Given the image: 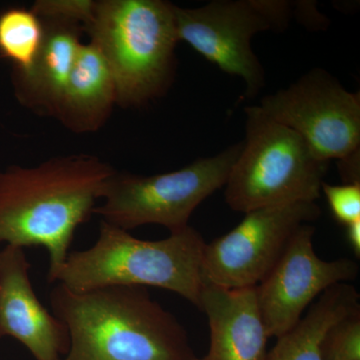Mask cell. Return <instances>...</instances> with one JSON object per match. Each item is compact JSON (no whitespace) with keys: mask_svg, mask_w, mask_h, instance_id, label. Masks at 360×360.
Returning <instances> with one entry per match:
<instances>
[{"mask_svg":"<svg viewBox=\"0 0 360 360\" xmlns=\"http://www.w3.org/2000/svg\"><path fill=\"white\" fill-rule=\"evenodd\" d=\"M321 214L316 202L269 206L245 213L229 233L206 243L203 281L225 288L257 286L274 269L295 231Z\"/></svg>","mask_w":360,"mask_h":360,"instance_id":"9c48e42d","label":"cell"},{"mask_svg":"<svg viewBox=\"0 0 360 360\" xmlns=\"http://www.w3.org/2000/svg\"><path fill=\"white\" fill-rule=\"evenodd\" d=\"M293 6L283 0H212L196 8L175 6L177 37L227 75L240 77L245 96L253 97L264 87L265 71L252 39L288 28Z\"/></svg>","mask_w":360,"mask_h":360,"instance_id":"52a82bcc","label":"cell"},{"mask_svg":"<svg viewBox=\"0 0 360 360\" xmlns=\"http://www.w3.org/2000/svg\"><path fill=\"white\" fill-rule=\"evenodd\" d=\"M198 309L210 329V349L198 360H266L269 338L255 286L225 288L203 281Z\"/></svg>","mask_w":360,"mask_h":360,"instance_id":"7c38bea8","label":"cell"},{"mask_svg":"<svg viewBox=\"0 0 360 360\" xmlns=\"http://www.w3.org/2000/svg\"><path fill=\"white\" fill-rule=\"evenodd\" d=\"M243 142L175 172L143 176L116 172L94 213L125 231L146 224L184 231L194 210L226 184Z\"/></svg>","mask_w":360,"mask_h":360,"instance_id":"8992f818","label":"cell"},{"mask_svg":"<svg viewBox=\"0 0 360 360\" xmlns=\"http://www.w3.org/2000/svg\"><path fill=\"white\" fill-rule=\"evenodd\" d=\"M117 103L112 72L96 44H82L54 112L75 134L94 132L106 122Z\"/></svg>","mask_w":360,"mask_h":360,"instance_id":"5bb4252c","label":"cell"},{"mask_svg":"<svg viewBox=\"0 0 360 360\" xmlns=\"http://www.w3.org/2000/svg\"><path fill=\"white\" fill-rule=\"evenodd\" d=\"M49 300L70 335L60 360H198L186 328L146 288L73 291L58 284Z\"/></svg>","mask_w":360,"mask_h":360,"instance_id":"7a4b0ae2","label":"cell"},{"mask_svg":"<svg viewBox=\"0 0 360 360\" xmlns=\"http://www.w3.org/2000/svg\"><path fill=\"white\" fill-rule=\"evenodd\" d=\"M245 139L225 184L224 198L234 212L316 202L328 174L322 160L295 130L246 106Z\"/></svg>","mask_w":360,"mask_h":360,"instance_id":"5b68a950","label":"cell"},{"mask_svg":"<svg viewBox=\"0 0 360 360\" xmlns=\"http://www.w3.org/2000/svg\"><path fill=\"white\" fill-rule=\"evenodd\" d=\"M338 169L343 184H360V153L338 160Z\"/></svg>","mask_w":360,"mask_h":360,"instance_id":"ffe728a7","label":"cell"},{"mask_svg":"<svg viewBox=\"0 0 360 360\" xmlns=\"http://www.w3.org/2000/svg\"><path fill=\"white\" fill-rule=\"evenodd\" d=\"M360 309L359 293L348 283L324 291L295 328L277 338L266 360H323L321 343L331 326Z\"/></svg>","mask_w":360,"mask_h":360,"instance_id":"9a60e30c","label":"cell"},{"mask_svg":"<svg viewBox=\"0 0 360 360\" xmlns=\"http://www.w3.org/2000/svg\"><path fill=\"white\" fill-rule=\"evenodd\" d=\"M45 35L37 63L26 75L14 73L18 101L26 108L53 116L82 46V26L42 20Z\"/></svg>","mask_w":360,"mask_h":360,"instance_id":"4fadbf2b","label":"cell"},{"mask_svg":"<svg viewBox=\"0 0 360 360\" xmlns=\"http://www.w3.org/2000/svg\"><path fill=\"white\" fill-rule=\"evenodd\" d=\"M175 6L163 0L96 1L84 32L110 66L120 105H144L172 84L179 41Z\"/></svg>","mask_w":360,"mask_h":360,"instance_id":"277c9868","label":"cell"},{"mask_svg":"<svg viewBox=\"0 0 360 360\" xmlns=\"http://www.w3.org/2000/svg\"><path fill=\"white\" fill-rule=\"evenodd\" d=\"M30 267L25 248L0 250V338H15L35 360H60L70 347L68 328L40 302Z\"/></svg>","mask_w":360,"mask_h":360,"instance_id":"8fae6325","label":"cell"},{"mask_svg":"<svg viewBox=\"0 0 360 360\" xmlns=\"http://www.w3.org/2000/svg\"><path fill=\"white\" fill-rule=\"evenodd\" d=\"M324 193L333 217L341 224H354L360 220V184H343L341 186L323 182Z\"/></svg>","mask_w":360,"mask_h":360,"instance_id":"d6986e66","label":"cell"},{"mask_svg":"<svg viewBox=\"0 0 360 360\" xmlns=\"http://www.w3.org/2000/svg\"><path fill=\"white\" fill-rule=\"evenodd\" d=\"M205 245L202 236L191 226L151 241L101 221L96 243L70 252L47 279L73 291L151 286L176 293L198 307Z\"/></svg>","mask_w":360,"mask_h":360,"instance_id":"3957f363","label":"cell"},{"mask_svg":"<svg viewBox=\"0 0 360 360\" xmlns=\"http://www.w3.org/2000/svg\"><path fill=\"white\" fill-rule=\"evenodd\" d=\"M116 170L97 156H58L37 167L0 172V243L47 250L53 276L75 231L94 214Z\"/></svg>","mask_w":360,"mask_h":360,"instance_id":"6da1fadb","label":"cell"},{"mask_svg":"<svg viewBox=\"0 0 360 360\" xmlns=\"http://www.w3.org/2000/svg\"><path fill=\"white\" fill-rule=\"evenodd\" d=\"M96 1L92 0H39L32 7L41 20L65 21L82 26L91 22Z\"/></svg>","mask_w":360,"mask_h":360,"instance_id":"ac0fdd59","label":"cell"},{"mask_svg":"<svg viewBox=\"0 0 360 360\" xmlns=\"http://www.w3.org/2000/svg\"><path fill=\"white\" fill-rule=\"evenodd\" d=\"M44 35V21L32 9L15 7L0 13V56L13 63L14 73L32 70Z\"/></svg>","mask_w":360,"mask_h":360,"instance_id":"2e32d148","label":"cell"},{"mask_svg":"<svg viewBox=\"0 0 360 360\" xmlns=\"http://www.w3.org/2000/svg\"><path fill=\"white\" fill-rule=\"evenodd\" d=\"M347 238L357 257H360V220L347 225Z\"/></svg>","mask_w":360,"mask_h":360,"instance_id":"44dd1931","label":"cell"},{"mask_svg":"<svg viewBox=\"0 0 360 360\" xmlns=\"http://www.w3.org/2000/svg\"><path fill=\"white\" fill-rule=\"evenodd\" d=\"M262 111L295 130L322 160L360 153V94L323 68H314L286 89L262 97Z\"/></svg>","mask_w":360,"mask_h":360,"instance_id":"ba28073f","label":"cell"},{"mask_svg":"<svg viewBox=\"0 0 360 360\" xmlns=\"http://www.w3.org/2000/svg\"><path fill=\"white\" fill-rule=\"evenodd\" d=\"M315 227L303 224L264 281L255 286L257 304L269 338L295 328L315 298L336 284L354 281L359 266L354 260H323L315 252Z\"/></svg>","mask_w":360,"mask_h":360,"instance_id":"30bf717a","label":"cell"},{"mask_svg":"<svg viewBox=\"0 0 360 360\" xmlns=\"http://www.w3.org/2000/svg\"><path fill=\"white\" fill-rule=\"evenodd\" d=\"M321 352L323 360H360V309L328 328Z\"/></svg>","mask_w":360,"mask_h":360,"instance_id":"e0dca14e","label":"cell"}]
</instances>
